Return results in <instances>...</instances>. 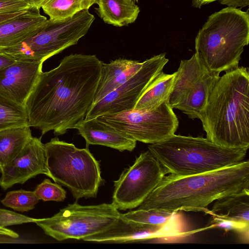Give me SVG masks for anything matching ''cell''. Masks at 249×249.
<instances>
[{
	"label": "cell",
	"instance_id": "obj_19",
	"mask_svg": "<svg viewBox=\"0 0 249 249\" xmlns=\"http://www.w3.org/2000/svg\"><path fill=\"white\" fill-rule=\"evenodd\" d=\"M215 201L207 214L249 225V189Z\"/></svg>",
	"mask_w": 249,
	"mask_h": 249
},
{
	"label": "cell",
	"instance_id": "obj_1",
	"mask_svg": "<svg viewBox=\"0 0 249 249\" xmlns=\"http://www.w3.org/2000/svg\"><path fill=\"white\" fill-rule=\"evenodd\" d=\"M103 63L95 55L71 54L42 71L24 104L29 126L42 135L74 129L93 104Z\"/></svg>",
	"mask_w": 249,
	"mask_h": 249
},
{
	"label": "cell",
	"instance_id": "obj_16",
	"mask_svg": "<svg viewBox=\"0 0 249 249\" xmlns=\"http://www.w3.org/2000/svg\"><path fill=\"white\" fill-rule=\"evenodd\" d=\"M165 226L135 222L123 217L120 213L117 219L108 229L83 240L85 241L115 243L142 241L157 237L162 233L161 231Z\"/></svg>",
	"mask_w": 249,
	"mask_h": 249
},
{
	"label": "cell",
	"instance_id": "obj_6",
	"mask_svg": "<svg viewBox=\"0 0 249 249\" xmlns=\"http://www.w3.org/2000/svg\"><path fill=\"white\" fill-rule=\"evenodd\" d=\"M44 146L50 178L68 188L76 199L96 197L103 180L99 162L88 146L80 149L57 137Z\"/></svg>",
	"mask_w": 249,
	"mask_h": 249
},
{
	"label": "cell",
	"instance_id": "obj_10",
	"mask_svg": "<svg viewBox=\"0 0 249 249\" xmlns=\"http://www.w3.org/2000/svg\"><path fill=\"white\" fill-rule=\"evenodd\" d=\"M95 118L136 141L149 144L173 135L179 124L169 102H164L151 109H133Z\"/></svg>",
	"mask_w": 249,
	"mask_h": 249
},
{
	"label": "cell",
	"instance_id": "obj_5",
	"mask_svg": "<svg viewBox=\"0 0 249 249\" xmlns=\"http://www.w3.org/2000/svg\"><path fill=\"white\" fill-rule=\"evenodd\" d=\"M249 41V13L228 6L210 15L199 30L195 53L208 69L220 73L238 67Z\"/></svg>",
	"mask_w": 249,
	"mask_h": 249
},
{
	"label": "cell",
	"instance_id": "obj_35",
	"mask_svg": "<svg viewBox=\"0 0 249 249\" xmlns=\"http://www.w3.org/2000/svg\"><path fill=\"white\" fill-rule=\"evenodd\" d=\"M46 0H31L34 6L39 9Z\"/></svg>",
	"mask_w": 249,
	"mask_h": 249
},
{
	"label": "cell",
	"instance_id": "obj_21",
	"mask_svg": "<svg viewBox=\"0 0 249 249\" xmlns=\"http://www.w3.org/2000/svg\"><path fill=\"white\" fill-rule=\"evenodd\" d=\"M175 74V72L167 74L161 71L141 95L134 109H151L164 102H169Z\"/></svg>",
	"mask_w": 249,
	"mask_h": 249
},
{
	"label": "cell",
	"instance_id": "obj_12",
	"mask_svg": "<svg viewBox=\"0 0 249 249\" xmlns=\"http://www.w3.org/2000/svg\"><path fill=\"white\" fill-rule=\"evenodd\" d=\"M168 61L166 54L162 53L143 61L140 70L126 82L99 102L93 104L85 119L134 109L141 95L162 71Z\"/></svg>",
	"mask_w": 249,
	"mask_h": 249
},
{
	"label": "cell",
	"instance_id": "obj_11",
	"mask_svg": "<svg viewBox=\"0 0 249 249\" xmlns=\"http://www.w3.org/2000/svg\"><path fill=\"white\" fill-rule=\"evenodd\" d=\"M166 174L149 150L142 152L114 181L112 203L118 210L139 207Z\"/></svg>",
	"mask_w": 249,
	"mask_h": 249
},
{
	"label": "cell",
	"instance_id": "obj_34",
	"mask_svg": "<svg viewBox=\"0 0 249 249\" xmlns=\"http://www.w3.org/2000/svg\"><path fill=\"white\" fill-rule=\"evenodd\" d=\"M26 11H19L15 13L0 14V23L12 18L20 14H21L22 13L25 12Z\"/></svg>",
	"mask_w": 249,
	"mask_h": 249
},
{
	"label": "cell",
	"instance_id": "obj_18",
	"mask_svg": "<svg viewBox=\"0 0 249 249\" xmlns=\"http://www.w3.org/2000/svg\"><path fill=\"white\" fill-rule=\"evenodd\" d=\"M143 63L124 58L103 63L93 104L123 85L140 70Z\"/></svg>",
	"mask_w": 249,
	"mask_h": 249
},
{
	"label": "cell",
	"instance_id": "obj_24",
	"mask_svg": "<svg viewBox=\"0 0 249 249\" xmlns=\"http://www.w3.org/2000/svg\"><path fill=\"white\" fill-rule=\"evenodd\" d=\"M24 126H29L25 106L0 94V130Z\"/></svg>",
	"mask_w": 249,
	"mask_h": 249
},
{
	"label": "cell",
	"instance_id": "obj_30",
	"mask_svg": "<svg viewBox=\"0 0 249 249\" xmlns=\"http://www.w3.org/2000/svg\"><path fill=\"white\" fill-rule=\"evenodd\" d=\"M213 222L214 223V226L223 229L225 231H246L249 230V225L231 220L213 217Z\"/></svg>",
	"mask_w": 249,
	"mask_h": 249
},
{
	"label": "cell",
	"instance_id": "obj_7",
	"mask_svg": "<svg viewBox=\"0 0 249 249\" xmlns=\"http://www.w3.org/2000/svg\"><path fill=\"white\" fill-rule=\"evenodd\" d=\"M94 20L88 9L63 20L49 19L40 32L3 53L16 60L44 62L76 44L88 32Z\"/></svg>",
	"mask_w": 249,
	"mask_h": 249
},
{
	"label": "cell",
	"instance_id": "obj_28",
	"mask_svg": "<svg viewBox=\"0 0 249 249\" xmlns=\"http://www.w3.org/2000/svg\"><path fill=\"white\" fill-rule=\"evenodd\" d=\"M38 218H34L15 212L0 208V227L19 225L28 223H36Z\"/></svg>",
	"mask_w": 249,
	"mask_h": 249
},
{
	"label": "cell",
	"instance_id": "obj_25",
	"mask_svg": "<svg viewBox=\"0 0 249 249\" xmlns=\"http://www.w3.org/2000/svg\"><path fill=\"white\" fill-rule=\"evenodd\" d=\"M39 200L34 191L20 189L7 192L0 202L15 211L24 212L34 209Z\"/></svg>",
	"mask_w": 249,
	"mask_h": 249
},
{
	"label": "cell",
	"instance_id": "obj_27",
	"mask_svg": "<svg viewBox=\"0 0 249 249\" xmlns=\"http://www.w3.org/2000/svg\"><path fill=\"white\" fill-rule=\"evenodd\" d=\"M39 199L44 201H63L66 197V191L58 183H53L49 179H45L34 190Z\"/></svg>",
	"mask_w": 249,
	"mask_h": 249
},
{
	"label": "cell",
	"instance_id": "obj_20",
	"mask_svg": "<svg viewBox=\"0 0 249 249\" xmlns=\"http://www.w3.org/2000/svg\"><path fill=\"white\" fill-rule=\"evenodd\" d=\"M136 0H97V13L106 23L128 26L137 18L140 10Z\"/></svg>",
	"mask_w": 249,
	"mask_h": 249
},
{
	"label": "cell",
	"instance_id": "obj_8",
	"mask_svg": "<svg viewBox=\"0 0 249 249\" xmlns=\"http://www.w3.org/2000/svg\"><path fill=\"white\" fill-rule=\"evenodd\" d=\"M120 213L112 203L83 206L75 202L52 217L38 218L35 223L45 233L58 241L83 240L108 229Z\"/></svg>",
	"mask_w": 249,
	"mask_h": 249
},
{
	"label": "cell",
	"instance_id": "obj_23",
	"mask_svg": "<svg viewBox=\"0 0 249 249\" xmlns=\"http://www.w3.org/2000/svg\"><path fill=\"white\" fill-rule=\"evenodd\" d=\"M97 0H47L41 5L49 19L60 21L71 18L77 13L89 9Z\"/></svg>",
	"mask_w": 249,
	"mask_h": 249
},
{
	"label": "cell",
	"instance_id": "obj_32",
	"mask_svg": "<svg viewBox=\"0 0 249 249\" xmlns=\"http://www.w3.org/2000/svg\"><path fill=\"white\" fill-rule=\"evenodd\" d=\"M15 60L16 59L10 55L3 53H0V70L13 63Z\"/></svg>",
	"mask_w": 249,
	"mask_h": 249
},
{
	"label": "cell",
	"instance_id": "obj_26",
	"mask_svg": "<svg viewBox=\"0 0 249 249\" xmlns=\"http://www.w3.org/2000/svg\"><path fill=\"white\" fill-rule=\"evenodd\" d=\"M173 213L154 210L137 209L125 213H121L122 216L128 220L142 223L164 226L173 218Z\"/></svg>",
	"mask_w": 249,
	"mask_h": 249
},
{
	"label": "cell",
	"instance_id": "obj_15",
	"mask_svg": "<svg viewBox=\"0 0 249 249\" xmlns=\"http://www.w3.org/2000/svg\"><path fill=\"white\" fill-rule=\"evenodd\" d=\"M47 18L33 6L25 12L0 23V53H3L40 32Z\"/></svg>",
	"mask_w": 249,
	"mask_h": 249
},
{
	"label": "cell",
	"instance_id": "obj_2",
	"mask_svg": "<svg viewBox=\"0 0 249 249\" xmlns=\"http://www.w3.org/2000/svg\"><path fill=\"white\" fill-rule=\"evenodd\" d=\"M249 187V161L187 176H165L138 209L203 212L215 200Z\"/></svg>",
	"mask_w": 249,
	"mask_h": 249
},
{
	"label": "cell",
	"instance_id": "obj_29",
	"mask_svg": "<svg viewBox=\"0 0 249 249\" xmlns=\"http://www.w3.org/2000/svg\"><path fill=\"white\" fill-rule=\"evenodd\" d=\"M33 6L31 0H0V14L26 11Z\"/></svg>",
	"mask_w": 249,
	"mask_h": 249
},
{
	"label": "cell",
	"instance_id": "obj_36",
	"mask_svg": "<svg viewBox=\"0 0 249 249\" xmlns=\"http://www.w3.org/2000/svg\"><path fill=\"white\" fill-rule=\"evenodd\" d=\"M138 0H136L137 1H138Z\"/></svg>",
	"mask_w": 249,
	"mask_h": 249
},
{
	"label": "cell",
	"instance_id": "obj_14",
	"mask_svg": "<svg viewBox=\"0 0 249 249\" xmlns=\"http://www.w3.org/2000/svg\"><path fill=\"white\" fill-rule=\"evenodd\" d=\"M43 62L15 61L0 70V94L21 105L32 91L42 71Z\"/></svg>",
	"mask_w": 249,
	"mask_h": 249
},
{
	"label": "cell",
	"instance_id": "obj_33",
	"mask_svg": "<svg viewBox=\"0 0 249 249\" xmlns=\"http://www.w3.org/2000/svg\"><path fill=\"white\" fill-rule=\"evenodd\" d=\"M0 235L6 236L12 238H18L19 237V235L14 231L1 227H0Z\"/></svg>",
	"mask_w": 249,
	"mask_h": 249
},
{
	"label": "cell",
	"instance_id": "obj_9",
	"mask_svg": "<svg viewBox=\"0 0 249 249\" xmlns=\"http://www.w3.org/2000/svg\"><path fill=\"white\" fill-rule=\"evenodd\" d=\"M175 73L170 106L190 119L200 120L220 73L208 69L196 53L189 59L181 60Z\"/></svg>",
	"mask_w": 249,
	"mask_h": 249
},
{
	"label": "cell",
	"instance_id": "obj_22",
	"mask_svg": "<svg viewBox=\"0 0 249 249\" xmlns=\"http://www.w3.org/2000/svg\"><path fill=\"white\" fill-rule=\"evenodd\" d=\"M33 138L29 126L0 130V167L13 160Z\"/></svg>",
	"mask_w": 249,
	"mask_h": 249
},
{
	"label": "cell",
	"instance_id": "obj_17",
	"mask_svg": "<svg viewBox=\"0 0 249 249\" xmlns=\"http://www.w3.org/2000/svg\"><path fill=\"white\" fill-rule=\"evenodd\" d=\"M74 129L85 140L87 146L89 144L101 145L120 151H133L137 141L122 133L112 127L99 121L96 118L79 121Z\"/></svg>",
	"mask_w": 249,
	"mask_h": 249
},
{
	"label": "cell",
	"instance_id": "obj_31",
	"mask_svg": "<svg viewBox=\"0 0 249 249\" xmlns=\"http://www.w3.org/2000/svg\"><path fill=\"white\" fill-rule=\"evenodd\" d=\"M217 0L221 4L236 8L246 7L249 4V0H192V5L194 7L200 8L202 5Z\"/></svg>",
	"mask_w": 249,
	"mask_h": 249
},
{
	"label": "cell",
	"instance_id": "obj_3",
	"mask_svg": "<svg viewBox=\"0 0 249 249\" xmlns=\"http://www.w3.org/2000/svg\"><path fill=\"white\" fill-rule=\"evenodd\" d=\"M206 138L227 148L249 147V71H226L214 86L200 119Z\"/></svg>",
	"mask_w": 249,
	"mask_h": 249
},
{
	"label": "cell",
	"instance_id": "obj_13",
	"mask_svg": "<svg viewBox=\"0 0 249 249\" xmlns=\"http://www.w3.org/2000/svg\"><path fill=\"white\" fill-rule=\"evenodd\" d=\"M0 186L4 191L16 184H23L39 174L50 178L41 137H33L19 154L11 162L0 167Z\"/></svg>",
	"mask_w": 249,
	"mask_h": 249
},
{
	"label": "cell",
	"instance_id": "obj_4",
	"mask_svg": "<svg viewBox=\"0 0 249 249\" xmlns=\"http://www.w3.org/2000/svg\"><path fill=\"white\" fill-rule=\"evenodd\" d=\"M167 174L187 176L208 172L242 161L247 148L219 146L202 137L176 135L148 146Z\"/></svg>",
	"mask_w": 249,
	"mask_h": 249
}]
</instances>
